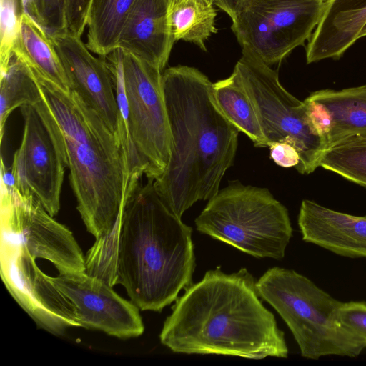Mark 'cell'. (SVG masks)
<instances>
[{"instance_id": "1", "label": "cell", "mask_w": 366, "mask_h": 366, "mask_svg": "<svg viewBox=\"0 0 366 366\" xmlns=\"http://www.w3.org/2000/svg\"><path fill=\"white\" fill-rule=\"evenodd\" d=\"M192 234L161 199L154 181H139L112 230L88 251L86 272L112 287L122 285L140 310L160 312L193 284Z\"/></svg>"}, {"instance_id": "2", "label": "cell", "mask_w": 366, "mask_h": 366, "mask_svg": "<svg viewBox=\"0 0 366 366\" xmlns=\"http://www.w3.org/2000/svg\"><path fill=\"white\" fill-rule=\"evenodd\" d=\"M256 284L246 268L207 271L175 300L161 343L176 353L287 358L285 334L260 301Z\"/></svg>"}, {"instance_id": "3", "label": "cell", "mask_w": 366, "mask_h": 366, "mask_svg": "<svg viewBox=\"0 0 366 366\" xmlns=\"http://www.w3.org/2000/svg\"><path fill=\"white\" fill-rule=\"evenodd\" d=\"M162 83L172 149L154 186L181 218L196 202L209 200L219 191L236 154L239 131L217 107L212 82L197 69L169 67L162 73Z\"/></svg>"}, {"instance_id": "4", "label": "cell", "mask_w": 366, "mask_h": 366, "mask_svg": "<svg viewBox=\"0 0 366 366\" xmlns=\"http://www.w3.org/2000/svg\"><path fill=\"white\" fill-rule=\"evenodd\" d=\"M34 75L63 134L77 209L87 231L95 239L104 237L139 181L129 180L119 139L100 116L74 91Z\"/></svg>"}, {"instance_id": "5", "label": "cell", "mask_w": 366, "mask_h": 366, "mask_svg": "<svg viewBox=\"0 0 366 366\" xmlns=\"http://www.w3.org/2000/svg\"><path fill=\"white\" fill-rule=\"evenodd\" d=\"M256 286L259 297L275 309L290 328L303 357H356L366 349V339L341 322L338 310L342 302L306 277L274 267L264 273Z\"/></svg>"}, {"instance_id": "6", "label": "cell", "mask_w": 366, "mask_h": 366, "mask_svg": "<svg viewBox=\"0 0 366 366\" xmlns=\"http://www.w3.org/2000/svg\"><path fill=\"white\" fill-rule=\"evenodd\" d=\"M195 225L199 232L257 258L282 259L292 237L287 208L267 189L238 182L209 200Z\"/></svg>"}, {"instance_id": "7", "label": "cell", "mask_w": 366, "mask_h": 366, "mask_svg": "<svg viewBox=\"0 0 366 366\" xmlns=\"http://www.w3.org/2000/svg\"><path fill=\"white\" fill-rule=\"evenodd\" d=\"M234 71L237 74L255 108L267 147L285 142L295 147L300 161L295 167L302 174L313 172L327 149L322 138L313 131L305 103L289 93L278 74L247 47Z\"/></svg>"}, {"instance_id": "8", "label": "cell", "mask_w": 366, "mask_h": 366, "mask_svg": "<svg viewBox=\"0 0 366 366\" xmlns=\"http://www.w3.org/2000/svg\"><path fill=\"white\" fill-rule=\"evenodd\" d=\"M24 119L21 144L11 167L14 185L36 199L52 216L60 209V197L68 160L61 129L43 99L20 107Z\"/></svg>"}, {"instance_id": "9", "label": "cell", "mask_w": 366, "mask_h": 366, "mask_svg": "<svg viewBox=\"0 0 366 366\" xmlns=\"http://www.w3.org/2000/svg\"><path fill=\"white\" fill-rule=\"evenodd\" d=\"M1 165V238L24 247L35 259L51 262L59 274L86 272L85 257L71 232L33 197L21 194L3 159Z\"/></svg>"}, {"instance_id": "10", "label": "cell", "mask_w": 366, "mask_h": 366, "mask_svg": "<svg viewBox=\"0 0 366 366\" xmlns=\"http://www.w3.org/2000/svg\"><path fill=\"white\" fill-rule=\"evenodd\" d=\"M121 50L129 137L144 166V175L154 181L165 170L172 149L162 73L143 59Z\"/></svg>"}, {"instance_id": "11", "label": "cell", "mask_w": 366, "mask_h": 366, "mask_svg": "<svg viewBox=\"0 0 366 366\" xmlns=\"http://www.w3.org/2000/svg\"><path fill=\"white\" fill-rule=\"evenodd\" d=\"M324 5L321 0H249L231 29L242 47L271 66L309 41Z\"/></svg>"}, {"instance_id": "12", "label": "cell", "mask_w": 366, "mask_h": 366, "mask_svg": "<svg viewBox=\"0 0 366 366\" xmlns=\"http://www.w3.org/2000/svg\"><path fill=\"white\" fill-rule=\"evenodd\" d=\"M21 244L1 238V277L15 301L36 325L54 335L81 327L69 298Z\"/></svg>"}, {"instance_id": "13", "label": "cell", "mask_w": 366, "mask_h": 366, "mask_svg": "<svg viewBox=\"0 0 366 366\" xmlns=\"http://www.w3.org/2000/svg\"><path fill=\"white\" fill-rule=\"evenodd\" d=\"M51 279L74 305L81 327L122 339L144 332L137 306L102 279L86 272L59 274Z\"/></svg>"}, {"instance_id": "14", "label": "cell", "mask_w": 366, "mask_h": 366, "mask_svg": "<svg viewBox=\"0 0 366 366\" xmlns=\"http://www.w3.org/2000/svg\"><path fill=\"white\" fill-rule=\"evenodd\" d=\"M71 84L116 134L119 109L112 75L107 60L97 58L81 36L67 31L49 34Z\"/></svg>"}, {"instance_id": "15", "label": "cell", "mask_w": 366, "mask_h": 366, "mask_svg": "<svg viewBox=\"0 0 366 366\" xmlns=\"http://www.w3.org/2000/svg\"><path fill=\"white\" fill-rule=\"evenodd\" d=\"M302 240L336 254L366 258V216H355L304 199L298 215Z\"/></svg>"}, {"instance_id": "16", "label": "cell", "mask_w": 366, "mask_h": 366, "mask_svg": "<svg viewBox=\"0 0 366 366\" xmlns=\"http://www.w3.org/2000/svg\"><path fill=\"white\" fill-rule=\"evenodd\" d=\"M168 0H137L121 32L117 48L161 71L175 42L169 31Z\"/></svg>"}, {"instance_id": "17", "label": "cell", "mask_w": 366, "mask_h": 366, "mask_svg": "<svg viewBox=\"0 0 366 366\" xmlns=\"http://www.w3.org/2000/svg\"><path fill=\"white\" fill-rule=\"evenodd\" d=\"M366 22V0H327L306 46L307 63L339 59L357 40Z\"/></svg>"}, {"instance_id": "18", "label": "cell", "mask_w": 366, "mask_h": 366, "mask_svg": "<svg viewBox=\"0 0 366 366\" xmlns=\"http://www.w3.org/2000/svg\"><path fill=\"white\" fill-rule=\"evenodd\" d=\"M12 52L32 72L65 92L71 84L54 45L46 31L23 11Z\"/></svg>"}, {"instance_id": "19", "label": "cell", "mask_w": 366, "mask_h": 366, "mask_svg": "<svg viewBox=\"0 0 366 366\" xmlns=\"http://www.w3.org/2000/svg\"><path fill=\"white\" fill-rule=\"evenodd\" d=\"M308 97L322 104L331 114L327 148L346 137L366 134V84L337 91L319 90Z\"/></svg>"}, {"instance_id": "20", "label": "cell", "mask_w": 366, "mask_h": 366, "mask_svg": "<svg viewBox=\"0 0 366 366\" xmlns=\"http://www.w3.org/2000/svg\"><path fill=\"white\" fill-rule=\"evenodd\" d=\"M212 99L223 116L257 147H267L254 104L237 74L212 83Z\"/></svg>"}, {"instance_id": "21", "label": "cell", "mask_w": 366, "mask_h": 366, "mask_svg": "<svg viewBox=\"0 0 366 366\" xmlns=\"http://www.w3.org/2000/svg\"><path fill=\"white\" fill-rule=\"evenodd\" d=\"M137 0H91L87 18V47L105 57L117 45Z\"/></svg>"}, {"instance_id": "22", "label": "cell", "mask_w": 366, "mask_h": 366, "mask_svg": "<svg viewBox=\"0 0 366 366\" xmlns=\"http://www.w3.org/2000/svg\"><path fill=\"white\" fill-rule=\"evenodd\" d=\"M213 0H168L167 18L174 41L184 40L206 50L205 42L217 32Z\"/></svg>"}, {"instance_id": "23", "label": "cell", "mask_w": 366, "mask_h": 366, "mask_svg": "<svg viewBox=\"0 0 366 366\" xmlns=\"http://www.w3.org/2000/svg\"><path fill=\"white\" fill-rule=\"evenodd\" d=\"M0 130L2 142L4 127L16 108L40 102L43 96L29 67L12 52L8 66L1 71Z\"/></svg>"}, {"instance_id": "24", "label": "cell", "mask_w": 366, "mask_h": 366, "mask_svg": "<svg viewBox=\"0 0 366 366\" xmlns=\"http://www.w3.org/2000/svg\"><path fill=\"white\" fill-rule=\"evenodd\" d=\"M319 166L366 187V134L350 136L329 147Z\"/></svg>"}, {"instance_id": "25", "label": "cell", "mask_w": 366, "mask_h": 366, "mask_svg": "<svg viewBox=\"0 0 366 366\" xmlns=\"http://www.w3.org/2000/svg\"><path fill=\"white\" fill-rule=\"evenodd\" d=\"M26 12L49 34L66 30V0H23Z\"/></svg>"}, {"instance_id": "26", "label": "cell", "mask_w": 366, "mask_h": 366, "mask_svg": "<svg viewBox=\"0 0 366 366\" xmlns=\"http://www.w3.org/2000/svg\"><path fill=\"white\" fill-rule=\"evenodd\" d=\"M1 46L0 70L6 68L12 54V49L19 31L23 12L21 0H0Z\"/></svg>"}, {"instance_id": "27", "label": "cell", "mask_w": 366, "mask_h": 366, "mask_svg": "<svg viewBox=\"0 0 366 366\" xmlns=\"http://www.w3.org/2000/svg\"><path fill=\"white\" fill-rule=\"evenodd\" d=\"M338 315L341 322L357 335L366 339V302H342Z\"/></svg>"}, {"instance_id": "28", "label": "cell", "mask_w": 366, "mask_h": 366, "mask_svg": "<svg viewBox=\"0 0 366 366\" xmlns=\"http://www.w3.org/2000/svg\"><path fill=\"white\" fill-rule=\"evenodd\" d=\"M304 102L306 104L309 122L313 131L323 139L327 148V138L332 125L330 112L322 104L309 97H307Z\"/></svg>"}, {"instance_id": "29", "label": "cell", "mask_w": 366, "mask_h": 366, "mask_svg": "<svg viewBox=\"0 0 366 366\" xmlns=\"http://www.w3.org/2000/svg\"><path fill=\"white\" fill-rule=\"evenodd\" d=\"M91 0H66V30L81 36L86 26V18Z\"/></svg>"}, {"instance_id": "30", "label": "cell", "mask_w": 366, "mask_h": 366, "mask_svg": "<svg viewBox=\"0 0 366 366\" xmlns=\"http://www.w3.org/2000/svg\"><path fill=\"white\" fill-rule=\"evenodd\" d=\"M269 147L271 158L277 165L289 168L295 167L300 163V154L292 145L285 142H276Z\"/></svg>"}, {"instance_id": "31", "label": "cell", "mask_w": 366, "mask_h": 366, "mask_svg": "<svg viewBox=\"0 0 366 366\" xmlns=\"http://www.w3.org/2000/svg\"><path fill=\"white\" fill-rule=\"evenodd\" d=\"M232 19L249 0H213Z\"/></svg>"}, {"instance_id": "32", "label": "cell", "mask_w": 366, "mask_h": 366, "mask_svg": "<svg viewBox=\"0 0 366 366\" xmlns=\"http://www.w3.org/2000/svg\"><path fill=\"white\" fill-rule=\"evenodd\" d=\"M363 36H366V22L363 25V26L360 32L359 39H360L361 37H363Z\"/></svg>"}, {"instance_id": "33", "label": "cell", "mask_w": 366, "mask_h": 366, "mask_svg": "<svg viewBox=\"0 0 366 366\" xmlns=\"http://www.w3.org/2000/svg\"><path fill=\"white\" fill-rule=\"evenodd\" d=\"M321 1H324V2H325V1H326L327 0H321Z\"/></svg>"}, {"instance_id": "34", "label": "cell", "mask_w": 366, "mask_h": 366, "mask_svg": "<svg viewBox=\"0 0 366 366\" xmlns=\"http://www.w3.org/2000/svg\"><path fill=\"white\" fill-rule=\"evenodd\" d=\"M23 1V0H21V1Z\"/></svg>"}]
</instances>
